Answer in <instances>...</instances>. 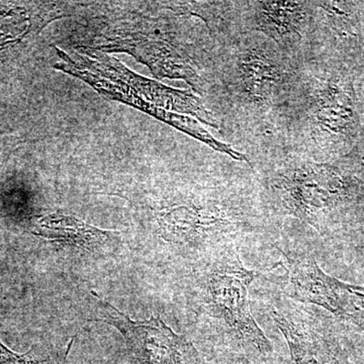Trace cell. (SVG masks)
<instances>
[{"label": "cell", "mask_w": 364, "mask_h": 364, "mask_svg": "<svg viewBox=\"0 0 364 364\" xmlns=\"http://www.w3.org/2000/svg\"><path fill=\"white\" fill-rule=\"evenodd\" d=\"M335 162H317L287 149L252 162L268 218L291 219L323 233L333 213L353 196Z\"/></svg>", "instance_id": "cell-4"}, {"label": "cell", "mask_w": 364, "mask_h": 364, "mask_svg": "<svg viewBox=\"0 0 364 364\" xmlns=\"http://www.w3.org/2000/svg\"><path fill=\"white\" fill-rule=\"evenodd\" d=\"M91 41L102 51L128 52L157 77L181 79L205 95L222 40L189 2H165L145 14H116L98 21Z\"/></svg>", "instance_id": "cell-2"}, {"label": "cell", "mask_w": 364, "mask_h": 364, "mask_svg": "<svg viewBox=\"0 0 364 364\" xmlns=\"http://www.w3.org/2000/svg\"><path fill=\"white\" fill-rule=\"evenodd\" d=\"M301 64L257 33H234L218 44L203 97L225 143L251 166L258 158L284 149Z\"/></svg>", "instance_id": "cell-1"}, {"label": "cell", "mask_w": 364, "mask_h": 364, "mask_svg": "<svg viewBox=\"0 0 364 364\" xmlns=\"http://www.w3.org/2000/svg\"><path fill=\"white\" fill-rule=\"evenodd\" d=\"M21 140L13 135H0V182L4 178L7 165L11 161L14 151L20 146Z\"/></svg>", "instance_id": "cell-12"}, {"label": "cell", "mask_w": 364, "mask_h": 364, "mask_svg": "<svg viewBox=\"0 0 364 364\" xmlns=\"http://www.w3.org/2000/svg\"><path fill=\"white\" fill-rule=\"evenodd\" d=\"M235 248L233 243L228 244L208 270L203 301L213 318L267 356L272 352V343L256 323L249 303V289L258 272L243 264Z\"/></svg>", "instance_id": "cell-5"}, {"label": "cell", "mask_w": 364, "mask_h": 364, "mask_svg": "<svg viewBox=\"0 0 364 364\" xmlns=\"http://www.w3.org/2000/svg\"><path fill=\"white\" fill-rule=\"evenodd\" d=\"M234 11L239 32L264 36L294 61L317 55L314 1H234Z\"/></svg>", "instance_id": "cell-6"}, {"label": "cell", "mask_w": 364, "mask_h": 364, "mask_svg": "<svg viewBox=\"0 0 364 364\" xmlns=\"http://www.w3.org/2000/svg\"><path fill=\"white\" fill-rule=\"evenodd\" d=\"M0 364H52L48 360H40L32 355L31 351L18 354L11 351L0 340Z\"/></svg>", "instance_id": "cell-13"}, {"label": "cell", "mask_w": 364, "mask_h": 364, "mask_svg": "<svg viewBox=\"0 0 364 364\" xmlns=\"http://www.w3.org/2000/svg\"><path fill=\"white\" fill-rule=\"evenodd\" d=\"M317 55L299 66L284 149L317 162H331L356 133L351 83Z\"/></svg>", "instance_id": "cell-3"}, {"label": "cell", "mask_w": 364, "mask_h": 364, "mask_svg": "<svg viewBox=\"0 0 364 364\" xmlns=\"http://www.w3.org/2000/svg\"><path fill=\"white\" fill-rule=\"evenodd\" d=\"M102 317L97 321L117 328L138 364H203L200 354L182 335L176 334L159 317L134 321L107 303L95 291Z\"/></svg>", "instance_id": "cell-8"}, {"label": "cell", "mask_w": 364, "mask_h": 364, "mask_svg": "<svg viewBox=\"0 0 364 364\" xmlns=\"http://www.w3.org/2000/svg\"><path fill=\"white\" fill-rule=\"evenodd\" d=\"M284 254L286 293L299 303L322 306L342 320L364 327V287L323 272L312 256Z\"/></svg>", "instance_id": "cell-7"}, {"label": "cell", "mask_w": 364, "mask_h": 364, "mask_svg": "<svg viewBox=\"0 0 364 364\" xmlns=\"http://www.w3.org/2000/svg\"><path fill=\"white\" fill-rule=\"evenodd\" d=\"M33 233L48 240L61 242L91 251L105 247L112 239V233L109 231L90 226L77 218L64 214H51L40 218Z\"/></svg>", "instance_id": "cell-10"}, {"label": "cell", "mask_w": 364, "mask_h": 364, "mask_svg": "<svg viewBox=\"0 0 364 364\" xmlns=\"http://www.w3.org/2000/svg\"><path fill=\"white\" fill-rule=\"evenodd\" d=\"M275 325L287 340L294 364H339L329 345L320 336L286 316L272 311Z\"/></svg>", "instance_id": "cell-11"}, {"label": "cell", "mask_w": 364, "mask_h": 364, "mask_svg": "<svg viewBox=\"0 0 364 364\" xmlns=\"http://www.w3.org/2000/svg\"><path fill=\"white\" fill-rule=\"evenodd\" d=\"M61 16L54 4L0 1V61L20 57L43 28Z\"/></svg>", "instance_id": "cell-9"}]
</instances>
